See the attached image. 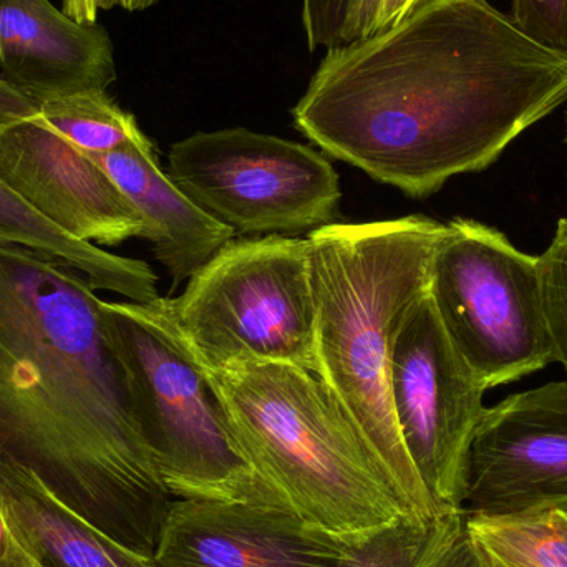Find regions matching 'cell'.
I'll list each match as a JSON object with an SVG mask.
<instances>
[{"label": "cell", "instance_id": "1", "mask_svg": "<svg viewBox=\"0 0 567 567\" xmlns=\"http://www.w3.org/2000/svg\"><path fill=\"white\" fill-rule=\"evenodd\" d=\"M567 103V55L489 0H426L385 32L327 50L293 125L412 198L498 162Z\"/></svg>", "mask_w": 567, "mask_h": 567}, {"label": "cell", "instance_id": "2", "mask_svg": "<svg viewBox=\"0 0 567 567\" xmlns=\"http://www.w3.org/2000/svg\"><path fill=\"white\" fill-rule=\"evenodd\" d=\"M85 272L0 243V465L153 558L173 503Z\"/></svg>", "mask_w": 567, "mask_h": 567}, {"label": "cell", "instance_id": "3", "mask_svg": "<svg viewBox=\"0 0 567 567\" xmlns=\"http://www.w3.org/2000/svg\"><path fill=\"white\" fill-rule=\"evenodd\" d=\"M445 225L423 215L330 223L309 235L317 373L369 443L413 518L440 512L400 435L390 363L413 307L429 293Z\"/></svg>", "mask_w": 567, "mask_h": 567}, {"label": "cell", "instance_id": "4", "mask_svg": "<svg viewBox=\"0 0 567 567\" xmlns=\"http://www.w3.org/2000/svg\"><path fill=\"white\" fill-rule=\"evenodd\" d=\"M203 367L246 462L303 523L357 543L413 518L319 377L278 363Z\"/></svg>", "mask_w": 567, "mask_h": 567}, {"label": "cell", "instance_id": "5", "mask_svg": "<svg viewBox=\"0 0 567 567\" xmlns=\"http://www.w3.org/2000/svg\"><path fill=\"white\" fill-rule=\"evenodd\" d=\"M102 313L128 377L136 422L173 498L286 506L246 462L212 377L176 326L169 297L102 300Z\"/></svg>", "mask_w": 567, "mask_h": 567}, {"label": "cell", "instance_id": "6", "mask_svg": "<svg viewBox=\"0 0 567 567\" xmlns=\"http://www.w3.org/2000/svg\"><path fill=\"white\" fill-rule=\"evenodd\" d=\"M169 307L205 365L278 363L317 373L309 239H231Z\"/></svg>", "mask_w": 567, "mask_h": 567}, {"label": "cell", "instance_id": "7", "mask_svg": "<svg viewBox=\"0 0 567 567\" xmlns=\"http://www.w3.org/2000/svg\"><path fill=\"white\" fill-rule=\"evenodd\" d=\"M429 293L450 342L485 390L555 362L538 256L519 251L499 229L470 218L445 225Z\"/></svg>", "mask_w": 567, "mask_h": 567}, {"label": "cell", "instance_id": "8", "mask_svg": "<svg viewBox=\"0 0 567 567\" xmlns=\"http://www.w3.org/2000/svg\"><path fill=\"white\" fill-rule=\"evenodd\" d=\"M168 165L196 205L245 235L316 231L342 196L323 155L248 128L195 133L172 146Z\"/></svg>", "mask_w": 567, "mask_h": 567}, {"label": "cell", "instance_id": "9", "mask_svg": "<svg viewBox=\"0 0 567 567\" xmlns=\"http://www.w3.org/2000/svg\"><path fill=\"white\" fill-rule=\"evenodd\" d=\"M485 392L426 293L396 337L390 399L406 453L442 513L465 512L466 453Z\"/></svg>", "mask_w": 567, "mask_h": 567}, {"label": "cell", "instance_id": "10", "mask_svg": "<svg viewBox=\"0 0 567 567\" xmlns=\"http://www.w3.org/2000/svg\"><path fill=\"white\" fill-rule=\"evenodd\" d=\"M466 513L567 512V380L485 409L465 463Z\"/></svg>", "mask_w": 567, "mask_h": 567}, {"label": "cell", "instance_id": "11", "mask_svg": "<svg viewBox=\"0 0 567 567\" xmlns=\"http://www.w3.org/2000/svg\"><path fill=\"white\" fill-rule=\"evenodd\" d=\"M0 182L79 241L143 238L142 216L112 178L40 116L0 130Z\"/></svg>", "mask_w": 567, "mask_h": 567}, {"label": "cell", "instance_id": "12", "mask_svg": "<svg viewBox=\"0 0 567 567\" xmlns=\"http://www.w3.org/2000/svg\"><path fill=\"white\" fill-rule=\"evenodd\" d=\"M352 545L286 506L173 499L153 559L158 567H340Z\"/></svg>", "mask_w": 567, "mask_h": 567}, {"label": "cell", "instance_id": "13", "mask_svg": "<svg viewBox=\"0 0 567 567\" xmlns=\"http://www.w3.org/2000/svg\"><path fill=\"white\" fill-rule=\"evenodd\" d=\"M0 72L43 102L109 89L116 63L112 40L99 23L79 22L50 0H0Z\"/></svg>", "mask_w": 567, "mask_h": 567}, {"label": "cell", "instance_id": "14", "mask_svg": "<svg viewBox=\"0 0 567 567\" xmlns=\"http://www.w3.org/2000/svg\"><path fill=\"white\" fill-rule=\"evenodd\" d=\"M135 206L145 223L143 238L153 245L175 286L192 278L236 231L196 205L159 168L148 136L100 155H89Z\"/></svg>", "mask_w": 567, "mask_h": 567}, {"label": "cell", "instance_id": "15", "mask_svg": "<svg viewBox=\"0 0 567 567\" xmlns=\"http://www.w3.org/2000/svg\"><path fill=\"white\" fill-rule=\"evenodd\" d=\"M0 509L42 567H158L66 508L23 470L0 465Z\"/></svg>", "mask_w": 567, "mask_h": 567}, {"label": "cell", "instance_id": "16", "mask_svg": "<svg viewBox=\"0 0 567 567\" xmlns=\"http://www.w3.org/2000/svg\"><path fill=\"white\" fill-rule=\"evenodd\" d=\"M0 236L7 243H19L43 249L65 259L89 276L96 290H109L130 302L150 303L158 299L156 275L148 262L122 258L90 243L79 241L56 228L30 208L12 189L0 182Z\"/></svg>", "mask_w": 567, "mask_h": 567}, {"label": "cell", "instance_id": "17", "mask_svg": "<svg viewBox=\"0 0 567 567\" xmlns=\"http://www.w3.org/2000/svg\"><path fill=\"white\" fill-rule=\"evenodd\" d=\"M466 532L492 567H567V512L483 516L465 512Z\"/></svg>", "mask_w": 567, "mask_h": 567}, {"label": "cell", "instance_id": "18", "mask_svg": "<svg viewBox=\"0 0 567 567\" xmlns=\"http://www.w3.org/2000/svg\"><path fill=\"white\" fill-rule=\"evenodd\" d=\"M40 118L85 155L110 153L146 138L135 116L106 90H86L40 102Z\"/></svg>", "mask_w": 567, "mask_h": 567}, {"label": "cell", "instance_id": "19", "mask_svg": "<svg viewBox=\"0 0 567 567\" xmlns=\"http://www.w3.org/2000/svg\"><path fill=\"white\" fill-rule=\"evenodd\" d=\"M436 519L432 523L402 519L353 543L340 567H415L432 538Z\"/></svg>", "mask_w": 567, "mask_h": 567}, {"label": "cell", "instance_id": "20", "mask_svg": "<svg viewBox=\"0 0 567 567\" xmlns=\"http://www.w3.org/2000/svg\"><path fill=\"white\" fill-rule=\"evenodd\" d=\"M538 271L553 357L567 375V216L559 219L551 245L538 256Z\"/></svg>", "mask_w": 567, "mask_h": 567}, {"label": "cell", "instance_id": "21", "mask_svg": "<svg viewBox=\"0 0 567 567\" xmlns=\"http://www.w3.org/2000/svg\"><path fill=\"white\" fill-rule=\"evenodd\" d=\"M415 567H492L473 545L465 512L445 513L436 519L432 538Z\"/></svg>", "mask_w": 567, "mask_h": 567}, {"label": "cell", "instance_id": "22", "mask_svg": "<svg viewBox=\"0 0 567 567\" xmlns=\"http://www.w3.org/2000/svg\"><path fill=\"white\" fill-rule=\"evenodd\" d=\"M509 17L529 39L567 55V0H513Z\"/></svg>", "mask_w": 567, "mask_h": 567}, {"label": "cell", "instance_id": "23", "mask_svg": "<svg viewBox=\"0 0 567 567\" xmlns=\"http://www.w3.org/2000/svg\"><path fill=\"white\" fill-rule=\"evenodd\" d=\"M425 2L426 0H353L340 30L339 45L385 32Z\"/></svg>", "mask_w": 567, "mask_h": 567}, {"label": "cell", "instance_id": "24", "mask_svg": "<svg viewBox=\"0 0 567 567\" xmlns=\"http://www.w3.org/2000/svg\"><path fill=\"white\" fill-rule=\"evenodd\" d=\"M353 0H302V27L310 52L339 45L340 30Z\"/></svg>", "mask_w": 567, "mask_h": 567}, {"label": "cell", "instance_id": "25", "mask_svg": "<svg viewBox=\"0 0 567 567\" xmlns=\"http://www.w3.org/2000/svg\"><path fill=\"white\" fill-rule=\"evenodd\" d=\"M39 100L20 92L17 86L0 75V130L23 120L39 118Z\"/></svg>", "mask_w": 567, "mask_h": 567}, {"label": "cell", "instance_id": "26", "mask_svg": "<svg viewBox=\"0 0 567 567\" xmlns=\"http://www.w3.org/2000/svg\"><path fill=\"white\" fill-rule=\"evenodd\" d=\"M159 0H63L62 10L82 23H96L102 10L122 9L126 12H142Z\"/></svg>", "mask_w": 567, "mask_h": 567}, {"label": "cell", "instance_id": "27", "mask_svg": "<svg viewBox=\"0 0 567 567\" xmlns=\"http://www.w3.org/2000/svg\"><path fill=\"white\" fill-rule=\"evenodd\" d=\"M0 567H42L27 551L0 509Z\"/></svg>", "mask_w": 567, "mask_h": 567}, {"label": "cell", "instance_id": "28", "mask_svg": "<svg viewBox=\"0 0 567 567\" xmlns=\"http://www.w3.org/2000/svg\"><path fill=\"white\" fill-rule=\"evenodd\" d=\"M565 143L567 145V103H566V112H565Z\"/></svg>", "mask_w": 567, "mask_h": 567}, {"label": "cell", "instance_id": "29", "mask_svg": "<svg viewBox=\"0 0 567 567\" xmlns=\"http://www.w3.org/2000/svg\"><path fill=\"white\" fill-rule=\"evenodd\" d=\"M0 243H7L6 239L2 238V236H0Z\"/></svg>", "mask_w": 567, "mask_h": 567}]
</instances>
